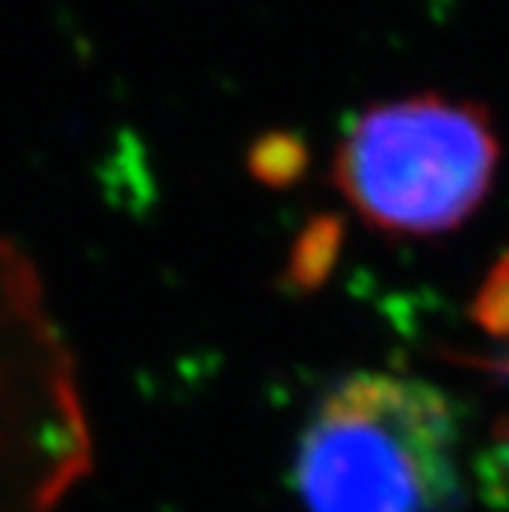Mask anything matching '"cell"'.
<instances>
[{
	"mask_svg": "<svg viewBox=\"0 0 509 512\" xmlns=\"http://www.w3.org/2000/svg\"><path fill=\"white\" fill-rule=\"evenodd\" d=\"M497 169L488 117L445 96L375 105L344 132L335 181L353 212L384 234L436 237L467 221Z\"/></svg>",
	"mask_w": 509,
	"mask_h": 512,
	"instance_id": "2",
	"label": "cell"
},
{
	"mask_svg": "<svg viewBox=\"0 0 509 512\" xmlns=\"http://www.w3.org/2000/svg\"><path fill=\"white\" fill-rule=\"evenodd\" d=\"M89 463L74 365L22 270L0 258V512H62Z\"/></svg>",
	"mask_w": 509,
	"mask_h": 512,
	"instance_id": "3",
	"label": "cell"
},
{
	"mask_svg": "<svg viewBox=\"0 0 509 512\" xmlns=\"http://www.w3.org/2000/svg\"><path fill=\"white\" fill-rule=\"evenodd\" d=\"M454 417L399 375H353L304 427L295 479L307 512H436L454 488Z\"/></svg>",
	"mask_w": 509,
	"mask_h": 512,
	"instance_id": "1",
	"label": "cell"
}]
</instances>
